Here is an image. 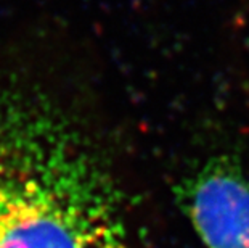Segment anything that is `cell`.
Here are the masks:
<instances>
[{
    "mask_svg": "<svg viewBox=\"0 0 249 248\" xmlns=\"http://www.w3.org/2000/svg\"><path fill=\"white\" fill-rule=\"evenodd\" d=\"M187 197L190 219L206 248H249V181L240 168L211 161Z\"/></svg>",
    "mask_w": 249,
    "mask_h": 248,
    "instance_id": "2",
    "label": "cell"
},
{
    "mask_svg": "<svg viewBox=\"0 0 249 248\" xmlns=\"http://www.w3.org/2000/svg\"><path fill=\"white\" fill-rule=\"evenodd\" d=\"M0 248H130L98 147L55 100L0 79Z\"/></svg>",
    "mask_w": 249,
    "mask_h": 248,
    "instance_id": "1",
    "label": "cell"
}]
</instances>
